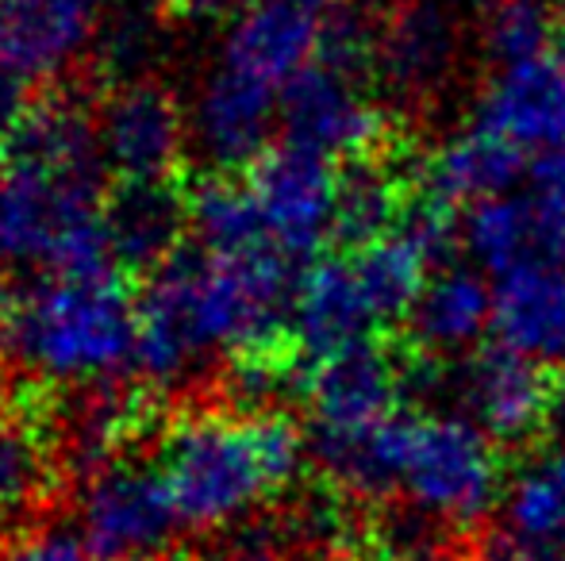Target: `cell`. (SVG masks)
I'll list each match as a JSON object with an SVG mask.
<instances>
[{"instance_id":"8","label":"cell","mask_w":565,"mask_h":561,"mask_svg":"<svg viewBox=\"0 0 565 561\" xmlns=\"http://www.w3.org/2000/svg\"><path fill=\"white\" fill-rule=\"evenodd\" d=\"M565 374L508 346H477L447 369V389L473 427L500 450L527 446L554 423Z\"/></svg>"},{"instance_id":"12","label":"cell","mask_w":565,"mask_h":561,"mask_svg":"<svg viewBox=\"0 0 565 561\" xmlns=\"http://www.w3.org/2000/svg\"><path fill=\"white\" fill-rule=\"evenodd\" d=\"M300 397L308 427H370L401 412L408 400V346L388 335L365 338L305 369Z\"/></svg>"},{"instance_id":"1","label":"cell","mask_w":565,"mask_h":561,"mask_svg":"<svg viewBox=\"0 0 565 561\" xmlns=\"http://www.w3.org/2000/svg\"><path fill=\"white\" fill-rule=\"evenodd\" d=\"M297 262L281 255L216 258L181 247L139 296L135 374L147 389H178L216 354H300L292 338Z\"/></svg>"},{"instance_id":"29","label":"cell","mask_w":565,"mask_h":561,"mask_svg":"<svg viewBox=\"0 0 565 561\" xmlns=\"http://www.w3.org/2000/svg\"><path fill=\"white\" fill-rule=\"evenodd\" d=\"M0 561H93V554L85 550L77 527L39 524L15 535V539L0 550Z\"/></svg>"},{"instance_id":"6","label":"cell","mask_w":565,"mask_h":561,"mask_svg":"<svg viewBox=\"0 0 565 561\" xmlns=\"http://www.w3.org/2000/svg\"><path fill=\"white\" fill-rule=\"evenodd\" d=\"M281 142L342 170L408 154V139L385 108L373 105L362 77L323 58L281 89Z\"/></svg>"},{"instance_id":"34","label":"cell","mask_w":565,"mask_h":561,"mask_svg":"<svg viewBox=\"0 0 565 561\" xmlns=\"http://www.w3.org/2000/svg\"><path fill=\"white\" fill-rule=\"evenodd\" d=\"M305 4H312V8H339L342 0H305Z\"/></svg>"},{"instance_id":"7","label":"cell","mask_w":565,"mask_h":561,"mask_svg":"<svg viewBox=\"0 0 565 561\" xmlns=\"http://www.w3.org/2000/svg\"><path fill=\"white\" fill-rule=\"evenodd\" d=\"M181 519L154 462L116 457L85 473L77 488V535L93 561H147L170 554Z\"/></svg>"},{"instance_id":"2","label":"cell","mask_w":565,"mask_h":561,"mask_svg":"<svg viewBox=\"0 0 565 561\" xmlns=\"http://www.w3.org/2000/svg\"><path fill=\"white\" fill-rule=\"evenodd\" d=\"M105 177L97 116L74 97L35 100L0 150V270H116Z\"/></svg>"},{"instance_id":"13","label":"cell","mask_w":565,"mask_h":561,"mask_svg":"<svg viewBox=\"0 0 565 561\" xmlns=\"http://www.w3.org/2000/svg\"><path fill=\"white\" fill-rule=\"evenodd\" d=\"M377 335H388V327L350 250L316 258L300 270L297 300H292V338L305 369Z\"/></svg>"},{"instance_id":"37","label":"cell","mask_w":565,"mask_h":561,"mask_svg":"<svg viewBox=\"0 0 565 561\" xmlns=\"http://www.w3.org/2000/svg\"><path fill=\"white\" fill-rule=\"evenodd\" d=\"M450 561H473V558H450Z\"/></svg>"},{"instance_id":"36","label":"cell","mask_w":565,"mask_h":561,"mask_svg":"<svg viewBox=\"0 0 565 561\" xmlns=\"http://www.w3.org/2000/svg\"><path fill=\"white\" fill-rule=\"evenodd\" d=\"M147 561H181V558H170V554H162V558H147Z\"/></svg>"},{"instance_id":"30","label":"cell","mask_w":565,"mask_h":561,"mask_svg":"<svg viewBox=\"0 0 565 561\" xmlns=\"http://www.w3.org/2000/svg\"><path fill=\"white\" fill-rule=\"evenodd\" d=\"M285 535L281 527L266 524V519H250V524L227 531L224 547L216 561H285Z\"/></svg>"},{"instance_id":"33","label":"cell","mask_w":565,"mask_h":561,"mask_svg":"<svg viewBox=\"0 0 565 561\" xmlns=\"http://www.w3.org/2000/svg\"><path fill=\"white\" fill-rule=\"evenodd\" d=\"M551 46H554V58L565 66V12L558 15V23H554V43Z\"/></svg>"},{"instance_id":"25","label":"cell","mask_w":565,"mask_h":561,"mask_svg":"<svg viewBox=\"0 0 565 561\" xmlns=\"http://www.w3.org/2000/svg\"><path fill=\"white\" fill-rule=\"evenodd\" d=\"M461 247L481 270L497 273V278H508L531 262H543L527 201L508 193L477 201L469 208V216L461 219Z\"/></svg>"},{"instance_id":"11","label":"cell","mask_w":565,"mask_h":561,"mask_svg":"<svg viewBox=\"0 0 565 561\" xmlns=\"http://www.w3.org/2000/svg\"><path fill=\"white\" fill-rule=\"evenodd\" d=\"M274 128H281V93L224 62L204 74L189 100V150L216 177L250 173L277 147Z\"/></svg>"},{"instance_id":"28","label":"cell","mask_w":565,"mask_h":561,"mask_svg":"<svg viewBox=\"0 0 565 561\" xmlns=\"http://www.w3.org/2000/svg\"><path fill=\"white\" fill-rule=\"evenodd\" d=\"M150 51H154V35H150V28L142 20H119L113 28H100L97 35L100 69L113 77V85L150 77L147 74Z\"/></svg>"},{"instance_id":"3","label":"cell","mask_w":565,"mask_h":561,"mask_svg":"<svg viewBox=\"0 0 565 561\" xmlns=\"http://www.w3.org/2000/svg\"><path fill=\"white\" fill-rule=\"evenodd\" d=\"M308 457V434L281 408H185L158 431L154 470L181 527L227 535L289 493Z\"/></svg>"},{"instance_id":"16","label":"cell","mask_w":565,"mask_h":561,"mask_svg":"<svg viewBox=\"0 0 565 561\" xmlns=\"http://www.w3.org/2000/svg\"><path fill=\"white\" fill-rule=\"evenodd\" d=\"M458 58V23L443 0H396L377 20L373 77L401 100L424 105L450 82Z\"/></svg>"},{"instance_id":"17","label":"cell","mask_w":565,"mask_h":561,"mask_svg":"<svg viewBox=\"0 0 565 561\" xmlns=\"http://www.w3.org/2000/svg\"><path fill=\"white\" fill-rule=\"evenodd\" d=\"M97 35V0H0V62L28 85L70 69Z\"/></svg>"},{"instance_id":"22","label":"cell","mask_w":565,"mask_h":561,"mask_svg":"<svg viewBox=\"0 0 565 561\" xmlns=\"http://www.w3.org/2000/svg\"><path fill=\"white\" fill-rule=\"evenodd\" d=\"M523 170H527V154L473 123L443 142L431 158H419V181L454 208L461 201L477 204L489 196H504V188H512Z\"/></svg>"},{"instance_id":"31","label":"cell","mask_w":565,"mask_h":561,"mask_svg":"<svg viewBox=\"0 0 565 561\" xmlns=\"http://www.w3.org/2000/svg\"><path fill=\"white\" fill-rule=\"evenodd\" d=\"M250 0H162V12L178 23H209V20L235 15Z\"/></svg>"},{"instance_id":"14","label":"cell","mask_w":565,"mask_h":561,"mask_svg":"<svg viewBox=\"0 0 565 561\" xmlns=\"http://www.w3.org/2000/svg\"><path fill=\"white\" fill-rule=\"evenodd\" d=\"M473 128L504 139L520 154L565 147V66L554 54L492 69L473 108Z\"/></svg>"},{"instance_id":"19","label":"cell","mask_w":565,"mask_h":561,"mask_svg":"<svg viewBox=\"0 0 565 561\" xmlns=\"http://www.w3.org/2000/svg\"><path fill=\"white\" fill-rule=\"evenodd\" d=\"M497 343L515 354L565 369V262H531L500 278L497 312H492Z\"/></svg>"},{"instance_id":"24","label":"cell","mask_w":565,"mask_h":561,"mask_svg":"<svg viewBox=\"0 0 565 561\" xmlns=\"http://www.w3.org/2000/svg\"><path fill=\"white\" fill-rule=\"evenodd\" d=\"M500 531L531 550L565 558V446L539 450L523 462L508 485Z\"/></svg>"},{"instance_id":"10","label":"cell","mask_w":565,"mask_h":561,"mask_svg":"<svg viewBox=\"0 0 565 561\" xmlns=\"http://www.w3.org/2000/svg\"><path fill=\"white\" fill-rule=\"evenodd\" d=\"M246 185L258 201L269 239L289 262H312L335 239L342 173L328 158L277 142L246 173Z\"/></svg>"},{"instance_id":"20","label":"cell","mask_w":565,"mask_h":561,"mask_svg":"<svg viewBox=\"0 0 565 561\" xmlns=\"http://www.w3.org/2000/svg\"><path fill=\"white\" fill-rule=\"evenodd\" d=\"M492 312H497V292L484 284L481 273L466 266H443L424 284L408 315L412 343L435 358L477 350L481 335L492 327Z\"/></svg>"},{"instance_id":"32","label":"cell","mask_w":565,"mask_h":561,"mask_svg":"<svg viewBox=\"0 0 565 561\" xmlns=\"http://www.w3.org/2000/svg\"><path fill=\"white\" fill-rule=\"evenodd\" d=\"M477 561H565V558H554V554H543V550H531L523 542L508 539L504 531H484L481 547H477Z\"/></svg>"},{"instance_id":"5","label":"cell","mask_w":565,"mask_h":561,"mask_svg":"<svg viewBox=\"0 0 565 561\" xmlns=\"http://www.w3.org/2000/svg\"><path fill=\"white\" fill-rule=\"evenodd\" d=\"M393 500L435 524L477 527L504 493L500 446L466 420L439 412H396L385 427Z\"/></svg>"},{"instance_id":"18","label":"cell","mask_w":565,"mask_h":561,"mask_svg":"<svg viewBox=\"0 0 565 561\" xmlns=\"http://www.w3.org/2000/svg\"><path fill=\"white\" fill-rule=\"evenodd\" d=\"M189 231V193L173 181L116 185L105 201L108 255L119 273H154L178 255Z\"/></svg>"},{"instance_id":"21","label":"cell","mask_w":565,"mask_h":561,"mask_svg":"<svg viewBox=\"0 0 565 561\" xmlns=\"http://www.w3.org/2000/svg\"><path fill=\"white\" fill-rule=\"evenodd\" d=\"M54 450L58 439L43 408H28L23 397L0 404V516L23 519L54 493Z\"/></svg>"},{"instance_id":"23","label":"cell","mask_w":565,"mask_h":561,"mask_svg":"<svg viewBox=\"0 0 565 561\" xmlns=\"http://www.w3.org/2000/svg\"><path fill=\"white\" fill-rule=\"evenodd\" d=\"M189 231H193L196 247L216 258L281 255L274 247V239H269L250 185L238 177L209 173V177L189 188Z\"/></svg>"},{"instance_id":"35","label":"cell","mask_w":565,"mask_h":561,"mask_svg":"<svg viewBox=\"0 0 565 561\" xmlns=\"http://www.w3.org/2000/svg\"><path fill=\"white\" fill-rule=\"evenodd\" d=\"M4 312H8V292H0V327H4Z\"/></svg>"},{"instance_id":"15","label":"cell","mask_w":565,"mask_h":561,"mask_svg":"<svg viewBox=\"0 0 565 561\" xmlns=\"http://www.w3.org/2000/svg\"><path fill=\"white\" fill-rule=\"evenodd\" d=\"M320 8L305 0H250L231 15L216 62L281 93L320 58Z\"/></svg>"},{"instance_id":"27","label":"cell","mask_w":565,"mask_h":561,"mask_svg":"<svg viewBox=\"0 0 565 561\" xmlns=\"http://www.w3.org/2000/svg\"><path fill=\"white\" fill-rule=\"evenodd\" d=\"M527 208L543 262H565V147L543 154L527 173Z\"/></svg>"},{"instance_id":"38","label":"cell","mask_w":565,"mask_h":561,"mask_svg":"<svg viewBox=\"0 0 565 561\" xmlns=\"http://www.w3.org/2000/svg\"><path fill=\"white\" fill-rule=\"evenodd\" d=\"M0 69H8V66H4V62H0Z\"/></svg>"},{"instance_id":"9","label":"cell","mask_w":565,"mask_h":561,"mask_svg":"<svg viewBox=\"0 0 565 561\" xmlns=\"http://www.w3.org/2000/svg\"><path fill=\"white\" fill-rule=\"evenodd\" d=\"M97 142L116 185L173 181L189 147V108L158 77H135L108 89L97 112Z\"/></svg>"},{"instance_id":"26","label":"cell","mask_w":565,"mask_h":561,"mask_svg":"<svg viewBox=\"0 0 565 561\" xmlns=\"http://www.w3.org/2000/svg\"><path fill=\"white\" fill-rule=\"evenodd\" d=\"M554 15L546 0H489L481 12V43L492 66L543 58L554 43Z\"/></svg>"},{"instance_id":"4","label":"cell","mask_w":565,"mask_h":561,"mask_svg":"<svg viewBox=\"0 0 565 561\" xmlns=\"http://www.w3.org/2000/svg\"><path fill=\"white\" fill-rule=\"evenodd\" d=\"M0 346L43 385L108 389L135 374L139 300H131L119 270L39 273L8 292Z\"/></svg>"}]
</instances>
